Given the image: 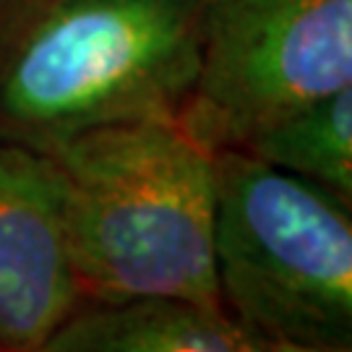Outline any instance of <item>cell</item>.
Listing matches in <instances>:
<instances>
[{
	"instance_id": "5",
	"label": "cell",
	"mask_w": 352,
	"mask_h": 352,
	"mask_svg": "<svg viewBox=\"0 0 352 352\" xmlns=\"http://www.w3.org/2000/svg\"><path fill=\"white\" fill-rule=\"evenodd\" d=\"M81 305L55 164L0 141V352H39Z\"/></svg>"
},
{
	"instance_id": "4",
	"label": "cell",
	"mask_w": 352,
	"mask_h": 352,
	"mask_svg": "<svg viewBox=\"0 0 352 352\" xmlns=\"http://www.w3.org/2000/svg\"><path fill=\"white\" fill-rule=\"evenodd\" d=\"M352 87V0H204L199 74L177 115L204 149H243Z\"/></svg>"
},
{
	"instance_id": "8",
	"label": "cell",
	"mask_w": 352,
	"mask_h": 352,
	"mask_svg": "<svg viewBox=\"0 0 352 352\" xmlns=\"http://www.w3.org/2000/svg\"><path fill=\"white\" fill-rule=\"evenodd\" d=\"M256 334V331H253ZM266 352H352V344H329V342H300V340H282V337H261Z\"/></svg>"
},
{
	"instance_id": "6",
	"label": "cell",
	"mask_w": 352,
	"mask_h": 352,
	"mask_svg": "<svg viewBox=\"0 0 352 352\" xmlns=\"http://www.w3.org/2000/svg\"><path fill=\"white\" fill-rule=\"evenodd\" d=\"M39 352H266L222 302L81 305Z\"/></svg>"
},
{
	"instance_id": "7",
	"label": "cell",
	"mask_w": 352,
	"mask_h": 352,
	"mask_svg": "<svg viewBox=\"0 0 352 352\" xmlns=\"http://www.w3.org/2000/svg\"><path fill=\"white\" fill-rule=\"evenodd\" d=\"M243 151L352 204V87L285 115Z\"/></svg>"
},
{
	"instance_id": "9",
	"label": "cell",
	"mask_w": 352,
	"mask_h": 352,
	"mask_svg": "<svg viewBox=\"0 0 352 352\" xmlns=\"http://www.w3.org/2000/svg\"><path fill=\"white\" fill-rule=\"evenodd\" d=\"M13 0H0V19H3V13L8 11V6H11Z\"/></svg>"
},
{
	"instance_id": "3",
	"label": "cell",
	"mask_w": 352,
	"mask_h": 352,
	"mask_svg": "<svg viewBox=\"0 0 352 352\" xmlns=\"http://www.w3.org/2000/svg\"><path fill=\"white\" fill-rule=\"evenodd\" d=\"M350 206L248 151H214L222 305L261 337L352 344Z\"/></svg>"
},
{
	"instance_id": "2",
	"label": "cell",
	"mask_w": 352,
	"mask_h": 352,
	"mask_svg": "<svg viewBox=\"0 0 352 352\" xmlns=\"http://www.w3.org/2000/svg\"><path fill=\"white\" fill-rule=\"evenodd\" d=\"M204 0H13L0 19V141L50 154L81 133L177 120Z\"/></svg>"
},
{
	"instance_id": "1",
	"label": "cell",
	"mask_w": 352,
	"mask_h": 352,
	"mask_svg": "<svg viewBox=\"0 0 352 352\" xmlns=\"http://www.w3.org/2000/svg\"><path fill=\"white\" fill-rule=\"evenodd\" d=\"M84 305H217L214 154L177 120H133L52 149Z\"/></svg>"
}]
</instances>
